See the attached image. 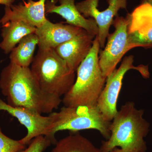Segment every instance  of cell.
I'll list each match as a JSON object with an SVG mask.
<instances>
[{"mask_svg": "<svg viewBox=\"0 0 152 152\" xmlns=\"http://www.w3.org/2000/svg\"><path fill=\"white\" fill-rule=\"evenodd\" d=\"M0 89L7 103L42 114H50L58 109L61 97L47 93L41 88L30 67L10 62L0 75Z\"/></svg>", "mask_w": 152, "mask_h": 152, "instance_id": "6da1fadb", "label": "cell"}, {"mask_svg": "<svg viewBox=\"0 0 152 152\" xmlns=\"http://www.w3.org/2000/svg\"><path fill=\"white\" fill-rule=\"evenodd\" d=\"M143 110H137L133 102L122 106L111 123L110 136L102 142V152L119 148L124 152H146L144 138L149 132L150 124L143 118Z\"/></svg>", "mask_w": 152, "mask_h": 152, "instance_id": "7a4b0ae2", "label": "cell"}, {"mask_svg": "<svg viewBox=\"0 0 152 152\" xmlns=\"http://www.w3.org/2000/svg\"><path fill=\"white\" fill-rule=\"evenodd\" d=\"M100 48L99 43L96 36L90 53L76 71L75 83L62 99L64 106L97 104L106 80L103 75L99 62Z\"/></svg>", "mask_w": 152, "mask_h": 152, "instance_id": "3957f363", "label": "cell"}, {"mask_svg": "<svg viewBox=\"0 0 152 152\" xmlns=\"http://www.w3.org/2000/svg\"><path fill=\"white\" fill-rule=\"evenodd\" d=\"M30 68L41 88L47 93L64 96L73 86L75 72L54 49H39Z\"/></svg>", "mask_w": 152, "mask_h": 152, "instance_id": "277c9868", "label": "cell"}, {"mask_svg": "<svg viewBox=\"0 0 152 152\" xmlns=\"http://www.w3.org/2000/svg\"><path fill=\"white\" fill-rule=\"evenodd\" d=\"M51 113L55 120V134L59 131L77 132L84 130L94 129L99 131L106 140L110 136L111 122L106 119L97 104L64 106L59 111Z\"/></svg>", "mask_w": 152, "mask_h": 152, "instance_id": "5b68a950", "label": "cell"}, {"mask_svg": "<svg viewBox=\"0 0 152 152\" xmlns=\"http://www.w3.org/2000/svg\"><path fill=\"white\" fill-rule=\"evenodd\" d=\"M134 58L132 55L125 57L118 69L106 78L105 84L98 100L97 106L106 120L111 122L118 110L117 105L124 77L128 71L137 70L145 78L150 77L148 66L133 65Z\"/></svg>", "mask_w": 152, "mask_h": 152, "instance_id": "8992f818", "label": "cell"}, {"mask_svg": "<svg viewBox=\"0 0 152 152\" xmlns=\"http://www.w3.org/2000/svg\"><path fill=\"white\" fill-rule=\"evenodd\" d=\"M132 16L115 17L113 20L115 31L109 34L103 50L99 52V62L103 75L105 78L115 69L117 64L127 52L130 50L128 37Z\"/></svg>", "mask_w": 152, "mask_h": 152, "instance_id": "52a82bcc", "label": "cell"}, {"mask_svg": "<svg viewBox=\"0 0 152 152\" xmlns=\"http://www.w3.org/2000/svg\"><path fill=\"white\" fill-rule=\"evenodd\" d=\"M1 111L15 118L26 129V135L20 140L23 145H29L33 139L40 136L50 138L55 144L57 142L53 132L55 120L51 114H49L48 116H43L31 109L12 107L0 98V111Z\"/></svg>", "mask_w": 152, "mask_h": 152, "instance_id": "ba28073f", "label": "cell"}, {"mask_svg": "<svg viewBox=\"0 0 152 152\" xmlns=\"http://www.w3.org/2000/svg\"><path fill=\"white\" fill-rule=\"evenodd\" d=\"M108 7L104 10L98 9L99 0H84L76 3L79 12L85 18H92L97 25L99 32L97 37L100 48L105 47L106 39L114 17L118 16L121 9L126 10L127 0H107Z\"/></svg>", "mask_w": 152, "mask_h": 152, "instance_id": "9c48e42d", "label": "cell"}, {"mask_svg": "<svg viewBox=\"0 0 152 152\" xmlns=\"http://www.w3.org/2000/svg\"><path fill=\"white\" fill-rule=\"evenodd\" d=\"M46 1V0H28L17 5L6 6L4 14L0 19V24L16 21L39 27L48 20L45 16Z\"/></svg>", "mask_w": 152, "mask_h": 152, "instance_id": "30bf717a", "label": "cell"}, {"mask_svg": "<svg viewBox=\"0 0 152 152\" xmlns=\"http://www.w3.org/2000/svg\"><path fill=\"white\" fill-rule=\"evenodd\" d=\"M95 38L84 30L75 37L60 45L54 50L69 68L76 72L90 53Z\"/></svg>", "mask_w": 152, "mask_h": 152, "instance_id": "8fae6325", "label": "cell"}, {"mask_svg": "<svg viewBox=\"0 0 152 152\" xmlns=\"http://www.w3.org/2000/svg\"><path fill=\"white\" fill-rule=\"evenodd\" d=\"M83 30L71 25L53 23L48 20L36 30L35 34L39 38V49H54L75 37Z\"/></svg>", "mask_w": 152, "mask_h": 152, "instance_id": "7c38bea8", "label": "cell"}, {"mask_svg": "<svg viewBox=\"0 0 152 152\" xmlns=\"http://www.w3.org/2000/svg\"><path fill=\"white\" fill-rule=\"evenodd\" d=\"M58 1V5H56L55 0L46 1V14H58L69 25L82 28L95 37L97 36L99 29L95 20L92 18H86L81 14L76 7L75 0Z\"/></svg>", "mask_w": 152, "mask_h": 152, "instance_id": "4fadbf2b", "label": "cell"}, {"mask_svg": "<svg viewBox=\"0 0 152 152\" xmlns=\"http://www.w3.org/2000/svg\"><path fill=\"white\" fill-rule=\"evenodd\" d=\"M37 28L21 21H10L3 25L0 48L8 54L25 36L36 32Z\"/></svg>", "mask_w": 152, "mask_h": 152, "instance_id": "5bb4252c", "label": "cell"}, {"mask_svg": "<svg viewBox=\"0 0 152 152\" xmlns=\"http://www.w3.org/2000/svg\"><path fill=\"white\" fill-rule=\"evenodd\" d=\"M38 43L39 38L35 33L25 36L11 51L10 56V63L20 66L29 67Z\"/></svg>", "mask_w": 152, "mask_h": 152, "instance_id": "9a60e30c", "label": "cell"}, {"mask_svg": "<svg viewBox=\"0 0 152 152\" xmlns=\"http://www.w3.org/2000/svg\"><path fill=\"white\" fill-rule=\"evenodd\" d=\"M51 152H102L88 139L77 132L57 142Z\"/></svg>", "mask_w": 152, "mask_h": 152, "instance_id": "2e32d148", "label": "cell"}, {"mask_svg": "<svg viewBox=\"0 0 152 152\" xmlns=\"http://www.w3.org/2000/svg\"><path fill=\"white\" fill-rule=\"evenodd\" d=\"M128 41L130 50L137 47L152 48V26L143 31H129Z\"/></svg>", "mask_w": 152, "mask_h": 152, "instance_id": "e0dca14e", "label": "cell"}, {"mask_svg": "<svg viewBox=\"0 0 152 152\" xmlns=\"http://www.w3.org/2000/svg\"><path fill=\"white\" fill-rule=\"evenodd\" d=\"M20 140H14L4 134L0 127V152H17L26 148Z\"/></svg>", "mask_w": 152, "mask_h": 152, "instance_id": "ac0fdd59", "label": "cell"}, {"mask_svg": "<svg viewBox=\"0 0 152 152\" xmlns=\"http://www.w3.org/2000/svg\"><path fill=\"white\" fill-rule=\"evenodd\" d=\"M52 144L55 145L51 139L40 136L33 139L27 148L17 152H43Z\"/></svg>", "mask_w": 152, "mask_h": 152, "instance_id": "d6986e66", "label": "cell"}, {"mask_svg": "<svg viewBox=\"0 0 152 152\" xmlns=\"http://www.w3.org/2000/svg\"><path fill=\"white\" fill-rule=\"evenodd\" d=\"M14 1L15 0H0V4L4 5L5 7H10L13 5Z\"/></svg>", "mask_w": 152, "mask_h": 152, "instance_id": "ffe728a7", "label": "cell"}, {"mask_svg": "<svg viewBox=\"0 0 152 152\" xmlns=\"http://www.w3.org/2000/svg\"><path fill=\"white\" fill-rule=\"evenodd\" d=\"M141 4L148 5L152 10V0H141Z\"/></svg>", "mask_w": 152, "mask_h": 152, "instance_id": "44dd1931", "label": "cell"}, {"mask_svg": "<svg viewBox=\"0 0 152 152\" xmlns=\"http://www.w3.org/2000/svg\"><path fill=\"white\" fill-rule=\"evenodd\" d=\"M108 152H124V151L120 148H115Z\"/></svg>", "mask_w": 152, "mask_h": 152, "instance_id": "7402d4cb", "label": "cell"}]
</instances>
